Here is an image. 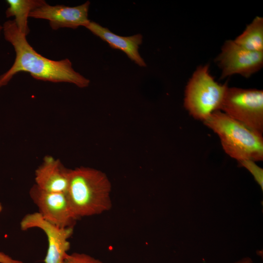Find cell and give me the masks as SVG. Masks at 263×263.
<instances>
[{
	"instance_id": "1",
	"label": "cell",
	"mask_w": 263,
	"mask_h": 263,
	"mask_svg": "<svg viewBox=\"0 0 263 263\" xmlns=\"http://www.w3.org/2000/svg\"><path fill=\"white\" fill-rule=\"evenodd\" d=\"M2 26L4 38L14 47L16 56L11 67L0 75V87L7 85L20 72L28 73L33 78L44 81L68 82L81 88L89 85L90 80L75 71L68 58L54 60L37 52L14 20L4 22Z\"/></svg>"
},
{
	"instance_id": "2",
	"label": "cell",
	"mask_w": 263,
	"mask_h": 263,
	"mask_svg": "<svg viewBox=\"0 0 263 263\" xmlns=\"http://www.w3.org/2000/svg\"><path fill=\"white\" fill-rule=\"evenodd\" d=\"M112 185L107 176L93 168L80 167L70 169L66 195L77 218L102 214L112 206Z\"/></svg>"
},
{
	"instance_id": "3",
	"label": "cell",
	"mask_w": 263,
	"mask_h": 263,
	"mask_svg": "<svg viewBox=\"0 0 263 263\" xmlns=\"http://www.w3.org/2000/svg\"><path fill=\"white\" fill-rule=\"evenodd\" d=\"M204 123L219 136L223 150L238 162L263 159L262 134L254 131L221 111L213 113Z\"/></svg>"
},
{
	"instance_id": "4",
	"label": "cell",
	"mask_w": 263,
	"mask_h": 263,
	"mask_svg": "<svg viewBox=\"0 0 263 263\" xmlns=\"http://www.w3.org/2000/svg\"><path fill=\"white\" fill-rule=\"evenodd\" d=\"M227 87L215 81L208 65L200 66L186 86L184 107L193 117L204 122L220 110Z\"/></svg>"
},
{
	"instance_id": "5",
	"label": "cell",
	"mask_w": 263,
	"mask_h": 263,
	"mask_svg": "<svg viewBox=\"0 0 263 263\" xmlns=\"http://www.w3.org/2000/svg\"><path fill=\"white\" fill-rule=\"evenodd\" d=\"M220 111L248 128L263 134L262 90L228 87Z\"/></svg>"
},
{
	"instance_id": "6",
	"label": "cell",
	"mask_w": 263,
	"mask_h": 263,
	"mask_svg": "<svg viewBox=\"0 0 263 263\" xmlns=\"http://www.w3.org/2000/svg\"><path fill=\"white\" fill-rule=\"evenodd\" d=\"M216 61L221 69V78L238 74L249 77L263 65V52L247 50L228 40L223 44Z\"/></svg>"
},
{
	"instance_id": "7",
	"label": "cell",
	"mask_w": 263,
	"mask_h": 263,
	"mask_svg": "<svg viewBox=\"0 0 263 263\" xmlns=\"http://www.w3.org/2000/svg\"><path fill=\"white\" fill-rule=\"evenodd\" d=\"M21 230L37 228L46 235L48 248L43 260L44 263H62L70 249L69 238L73 233V227H60L45 220L38 212L26 214L21 220Z\"/></svg>"
},
{
	"instance_id": "8",
	"label": "cell",
	"mask_w": 263,
	"mask_h": 263,
	"mask_svg": "<svg viewBox=\"0 0 263 263\" xmlns=\"http://www.w3.org/2000/svg\"><path fill=\"white\" fill-rule=\"evenodd\" d=\"M29 195L38 213L48 222L60 227H73L78 220L66 193L47 191L34 184Z\"/></svg>"
},
{
	"instance_id": "9",
	"label": "cell",
	"mask_w": 263,
	"mask_h": 263,
	"mask_svg": "<svg viewBox=\"0 0 263 263\" xmlns=\"http://www.w3.org/2000/svg\"><path fill=\"white\" fill-rule=\"evenodd\" d=\"M90 2L74 7L63 5H51L47 2L33 10L30 18L49 21L53 30L61 28L76 29L86 27L91 21L88 19Z\"/></svg>"
},
{
	"instance_id": "10",
	"label": "cell",
	"mask_w": 263,
	"mask_h": 263,
	"mask_svg": "<svg viewBox=\"0 0 263 263\" xmlns=\"http://www.w3.org/2000/svg\"><path fill=\"white\" fill-rule=\"evenodd\" d=\"M70 169L64 167L59 159L46 156L35 171V185L51 192L66 193Z\"/></svg>"
},
{
	"instance_id": "11",
	"label": "cell",
	"mask_w": 263,
	"mask_h": 263,
	"mask_svg": "<svg viewBox=\"0 0 263 263\" xmlns=\"http://www.w3.org/2000/svg\"><path fill=\"white\" fill-rule=\"evenodd\" d=\"M85 27L93 34L107 42L111 48L124 52L129 58L139 66H147L138 51L139 46L142 43V35L138 34L129 37L118 36L109 29L91 21Z\"/></svg>"
},
{
	"instance_id": "12",
	"label": "cell",
	"mask_w": 263,
	"mask_h": 263,
	"mask_svg": "<svg viewBox=\"0 0 263 263\" xmlns=\"http://www.w3.org/2000/svg\"><path fill=\"white\" fill-rule=\"evenodd\" d=\"M6 2L8 5L6 17H14L18 29L26 36L30 32L28 19L30 13L46 2L44 0H6Z\"/></svg>"
},
{
	"instance_id": "13",
	"label": "cell",
	"mask_w": 263,
	"mask_h": 263,
	"mask_svg": "<svg viewBox=\"0 0 263 263\" xmlns=\"http://www.w3.org/2000/svg\"><path fill=\"white\" fill-rule=\"evenodd\" d=\"M234 41L247 50L263 52V18L255 17Z\"/></svg>"
},
{
	"instance_id": "14",
	"label": "cell",
	"mask_w": 263,
	"mask_h": 263,
	"mask_svg": "<svg viewBox=\"0 0 263 263\" xmlns=\"http://www.w3.org/2000/svg\"><path fill=\"white\" fill-rule=\"evenodd\" d=\"M62 263H103L88 254L83 253L74 252L67 254Z\"/></svg>"
},
{
	"instance_id": "15",
	"label": "cell",
	"mask_w": 263,
	"mask_h": 263,
	"mask_svg": "<svg viewBox=\"0 0 263 263\" xmlns=\"http://www.w3.org/2000/svg\"><path fill=\"white\" fill-rule=\"evenodd\" d=\"M239 162L241 166L245 168L251 173L263 189V169L252 160H244Z\"/></svg>"
},
{
	"instance_id": "16",
	"label": "cell",
	"mask_w": 263,
	"mask_h": 263,
	"mask_svg": "<svg viewBox=\"0 0 263 263\" xmlns=\"http://www.w3.org/2000/svg\"><path fill=\"white\" fill-rule=\"evenodd\" d=\"M0 263H24L20 260L13 259L3 252H0Z\"/></svg>"
},
{
	"instance_id": "17",
	"label": "cell",
	"mask_w": 263,
	"mask_h": 263,
	"mask_svg": "<svg viewBox=\"0 0 263 263\" xmlns=\"http://www.w3.org/2000/svg\"><path fill=\"white\" fill-rule=\"evenodd\" d=\"M252 260L249 257H246L234 263H252Z\"/></svg>"
},
{
	"instance_id": "18",
	"label": "cell",
	"mask_w": 263,
	"mask_h": 263,
	"mask_svg": "<svg viewBox=\"0 0 263 263\" xmlns=\"http://www.w3.org/2000/svg\"><path fill=\"white\" fill-rule=\"evenodd\" d=\"M2 30H3V26L0 24V36L1 32H2Z\"/></svg>"
},
{
	"instance_id": "19",
	"label": "cell",
	"mask_w": 263,
	"mask_h": 263,
	"mask_svg": "<svg viewBox=\"0 0 263 263\" xmlns=\"http://www.w3.org/2000/svg\"><path fill=\"white\" fill-rule=\"evenodd\" d=\"M2 206L1 203H0V213L2 211Z\"/></svg>"
}]
</instances>
